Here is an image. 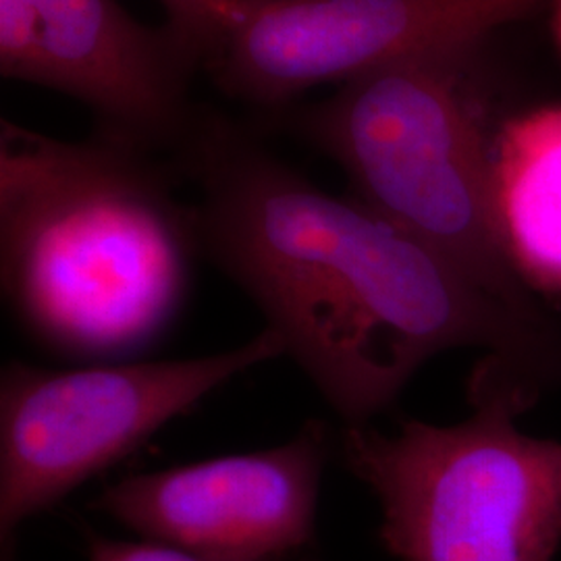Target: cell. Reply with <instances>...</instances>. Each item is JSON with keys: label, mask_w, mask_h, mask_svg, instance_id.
I'll use <instances>...</instances> for the list:
<instances>
[{"label": "cell", "mask_w": 561, "mask_h": 561, "mask_svg": "<svg viewBox=\"0 0 561 561\" xmlns=\"http://www.w3.org/2000/svg\"><path fill=\"white\" fill-rule=\"evenodd\" d=\"M285 343L264 327L233 350L157 362L41 368L0 375V542L83 482L131 456L167 422L264 362Z\"/></svg>", "instance_id": "obj_5"}, {"label": "cell", "mask_w": 561, "mask_h": 561, "mask_svg": "<svg viewBox=\"0 0 561 561\" xmlns=\"http://www.w3.org/2000/svg\"><path fill=\"white\" fill-rule=\"evenodd\" d=\"M547 0H252L206 67L236 101L289 106L400 60L474 50Z\"/></svg>", "instance_id": "obj_6"}, {"label": "cell", "mask_w": 561, "mask_h": 561, "mask_svg": "<svg viewBox=\"0 0 561 561\" xmlns=\"http://www.w3.org/2000/svg\"><path fill=\"white\" fill-rule=\"evenodd\" d=\"M0 561H15V539L0 542Z\"/></svg>", "instance_id": "obj_12"}, {"label": "cell", "mask_w": 561, "mask_h": 561, "mask_svg": "<svg viewBox=\"0 0 561 561\" xmlns=\"http://www.w3.org/2000/svg\"><path fill=\"white\" fill-rule=\"evenodd\" d=\"M198 57L167 23L146 25L119 0H0V71L85 104L108 138L175 152L196 113Z\"/></svg>", "instance_id": "obj_7"}, {"label": "cell", "mask_w": 561, "mask_h": 561, "mask_svg": "<svg viewBox=\"0 0 561 561\" xmlns=\"http://www.w3.org/2000/svg\"><path fill=\"white\" fill-rule=\"evenodd\" d=\"M178 169L96 134L0 121V277L21 329L60 358L123 362L180 319L202 256Z\"/></svg>", "instance_id": "obj_2"}, {"label": "cell", "mask_w": 561, "mask_h": 561, "mask_svg": "<svg viewBox=\"0 0 561 561\" xmlns=\"http://www.w3.org/2000/svg\"><path fill=\"white\" fill-rule=\"evenodd\" d=\"M83 542L88 561H233L208 558L181 549L175 545L157 541H117L101 535L99 530L85 526Z\"/></svg>", "instance_id": "obj_11"}, {"label": "cell", "mask_w": 561, "mask_h": 561, "mask_svg": "<svg viewBox=\"0 0 561 561\" xmlns=\"http://www.w3.org/2000/svg\"><path fill=\"white\" fill-rule=\"evenodd\" d=\"M468 393L472 414L456 424L343 426V463L381 507L379 539L400 561L556 560L561 442L518 426L539 398L486 360Z\"/></svg>", "instance_id": "obj_4"}, {"label": "cell", "mask_w": 561, "mask_h": 561, "mask_svg": "<svg viewBox=\"0 0 561 561\" xmlns=\"http://www.w3.org/2000/svg\"><path fill=\"white\" fill-rule=\"evenodd\" d=\"M164 23L206 69L252 0H159Z\"/></svg>", "instance_id": "obj_10"}, {"label": "cell", "mask_w": 561, "mask_h": 561, "mask_svg": "<svg viewBox=\"0 0 561 561\" xmlns=\"http://www.w3.org/2000/svg\"><path fill=\"white\" fill-rule=\"evenodd\" d=\"M493 202L522 279L561 296V104L505 121L493 136Z\"/></svg>", "instance_id": "obj_9"}, {"label": "cell", "mask_w": 561, "mask_h": 561, "mask_svg": "<svg viewBox=\"0 0 561 561\" xmlns=\"http://www.w3.org/2000/svg\"><path fill=\"white\" fill-rule=\"evenodd\" d=\"M556 32L561 42V0H558V7H556Z\"/></svg>", "instance_id": "obj_13"}, {"label": "cell", "mask_w": 561, "mask_h": 561, "mask_svg": "<svg viewBox=\"0 0 561 561\" xmlns=\"http://www.w3.org/2000/svg\"><path fill=\"white\" fill-rule=\"evenodd\" d=\"M173 154L198 192L202 256L256 304L345 426L368 424L451 350H481L537 398L561 389L558 317L507 308L219 115H196Z\"/></svg>", "instance_id": "obj_1"}, {"label": "cell", "mask_w": 561, "mask_h": 561, "mask_svg": "<svg viewBox=\"0 0 561 561\" xmlns=\"http://www.w3.org/2000/svg\"><path fill=\"white\" fill-rule=\"evenodd\" d=\"M472 50L400 60L343 81L289 127L337 162L385 221L421 241L524 317L551 312L503 245L493 202V136L468 71Z\"/></svg>", "instance_id": "obj_3"}, {"label": "cell", "mask_w": 561, "mask_h": 561, "mask_svg": "<svg viewBox=\"0 0 561 561\" xmlns=\"http://www.w3.org/2000/svg\"><path fill=\"white\" fill-rule=\"evenodd\" d=\"M329 426L306 422L268 449L129 474L104 486L90 510L146 541L208 558L287 561L317 537Z\"/></svg>", "instance_id": "obj_8"}]
</instances>
